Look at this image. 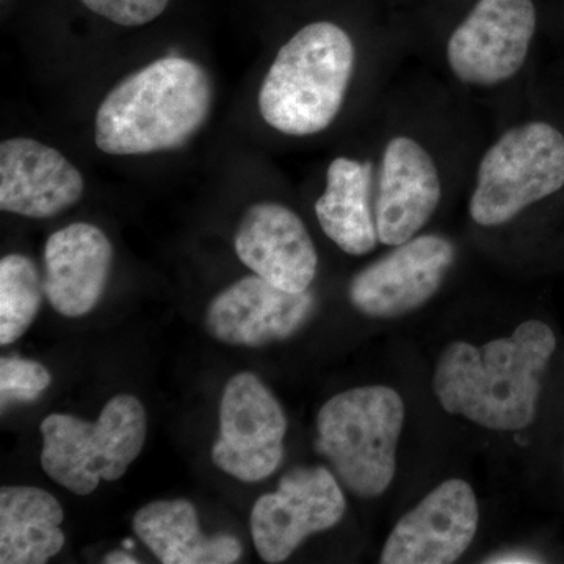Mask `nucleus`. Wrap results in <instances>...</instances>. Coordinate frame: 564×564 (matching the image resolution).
Instances as JSON below:
<instances>
[{
  "label": "nucleus",
  "mask_w": 564,
  "mask_h": 564,
  "mask_svg": "<svg viewBox=\"0 0 564 564\" xmlns=\"http://www.w3.org/2000/svg\"><path fill=\"white\" fill-rule=\"evenodd\" d=\"M314 311L313 292H288L250 274L212 300L206 329L218 343L258 348L295 336Z\"/></svg>",
  "instance_id": "12"
},
{
  "label": "nucleus",
  "mask_w": 564,
  "mask_h": 564,
  "mask_svg": "<svg viewBox=\"0 0 564 564\" xmlns=\"http://www.w3.org/2000/svg\"><path fill=\"white\" fill-rule=\"evenodd\" d=\"M485 562L497 564H533L543 563L544 560H541L540 556L532 554V552L505 551L500 552V554L489 556V558L485 560Z\"/></svg>",
  "instance_id": "23"
},
{
  "label": "nucleus",
  "mask_w": 564,
  "mask_h": 564,
  "mask_svg": "<svg viewBox=\"0 0 564 564\" xmlns=\"http://www.w3.org/2000/svg\"><path fill=\"white\" fill-rule=\"evenodd\" d=\"M347 511L343 488L322 466L293 467L274 492L263 494L251 511V536L265 563H282L306 538L333 529Z\"/></svg>",
  "instance_id": "7"
},
{
  "label": "nucleus",
  "mask_w": 564,
  "mask_h": 564,
  "mask_svg": "<svg viewBox=\"0 0 564 564\" xmlns=\"http://www.w3.org/2000/svg\"><path fill=\"white\" fill-rule=\"evenodd\" d=\"M79 170L61 151L32 139L0 144V209L21 217L51 218L84 195Z\"/></svg>",
  "instance_id": "14"
},
{
  "label": "nucleus",
  "mask_w": 564,
  "mask_h": 564,
  "mask_svg": "<svg viewBox=\"0 0 564 564\" xmlns=\"http://www.w3.org/2000/svg\"><path fill=\"white\" fill-rule=\"evenodd\" d=\"M563 185V133L547 122H527L505 132L481 159L470 217L488 228L505 225Z\"/></svg>",
  "instance_id": "6"
},
{
  "label": "nucleus",
  "mask_w": 564,
  "mask_h": 564,
  "mask_svg": "<svg viewBox=\"0 0 564 564\" xmlns=\"http://www.w3.org/2000/svg\"><path fill=\"white\" fill-rule=\"evenodd\" d=\"M88 10L124 28H137L161 17L170 0H80Z\"/></svg>",
  "instance_id": "22"
},
{
  "label": "nucleus",
  "mask_w": 564,
  "mask_h": 564,
  "mask_svg": "<svg viewBox=\"0 0 564 564\" xmlns=\"http://www.w3.org/2000/svg\"><path fill=\"white\" fill-rule=\"evenodd\" d=\"M214 99L210 77L185 57H163L122 79L96 111L95 143L110 155L177 150L199 132Z\"/></svg>",
  "instance_id": "2"
},
{
  "label": "nucleus",
  "mask_w": 564,
  "mask_h": 564,
  "mask_svg": "<svg viewBox=\"0 0 564 564\" xmlns=\"http://www.w3.org/2000/svg\"><path fill=\"white\" fill-rule=\"evenodd\" d=\"M285 432L288 419L276 397L254 373H237L223 391L212 462L236 480L258 484L281 466Z\"/></svg>",
  "instance_id": "8"
},
{
  "label": "nucleus",
  "mask_w": 564,
  "mask_h": 564,
  "mask_svg": "<svg viewBox=\"0 0 564 564\" xmlns=\"http://www.w3.org/2000/svg\"><path fill=\"white\" fill-rule=\"evenodd\" d=\"M454 261L455 247L445 237H413L356 274L348 296L364 315L400 317L423 306L440 291Z\"/></svg>",
  "instance_id": "10"
},
{
  "label": "nucleus",
  "mask_w": 564,
  "mask_h": 564,
  "mask_svg": "<svg viewBox=\"0 0 564 564\" xmlns=\"http://www.w3.org/2000/svg\"><path fill=\"white\" fill-rule=\"evenodd\" d=\"M44 295L63 317L90 314L101 302L113 265V247L90 223H73L44 245Z\"/></svg>",
  "instance_id": "16"
},
{
  "label": "nucleus",
  "mask_w": 564,
  "mask_h": 564,
  "mask_svg": "<svg viewBox=\"0 0 564 564\" xmlns=\"http://www.w3.org/2000/svg\"><path fill=\"white\" fill-rule=\"evenodd\" d=\"M480 510L469 484L444 481L393 527L380 563H454L473 544Z\"/></svg>",
  "instance_id": "11"
},
{
  "label": "nucleus",
  "mask_w": 564,
  "mask_h": 564,
  "mask_svg": "<svg viewBox=\"0 0 564 564\" xmlns=\"http://www.w3.org/2000/svg\"><path fill=\"white\" fill-rule=\"evenodd\" d=\"M234 248L252 273L288 292L310 291L318 256L302 218L278 203L252 204L245 212Z\"/></svg>",
  "instance_id": "13"
},
{
  "label": "nucleus",
  "mask_w": 564,
  "mask_h": 564,
  "mask_svg": "<svg viewBox=\"0 0 564 564\" xmlns=\"http://www.w3.org/2000/svg\"><path fill=\"white\" fill-rule=\"evenodd\" d=\"M404 423L402 397L388 386L337 393L317 415L315 448L355 496L370 499L391 486Z\"/></svg>",
  "instance_id": "4"
},
{
  "label": "nucleus",
  "mask_w": 564,
  "mask_h": 564,
  "mask_svg": "<svg viewBox=\"0 0 564 564\" xmlns=\"http://www.w3.org/2000/svg\"><path fill=\"white\" fill-rule=\"evenodd\" d=\"M52 377L46 367L31 359H0V402L2 408L39 400L50 389Z\"/></svg>",
  "instance_id": "21"
},
{
  "label": "nucleus",
  "mask_w": 564,
  "mask_h": 564,
  "mask_svg": "<svg viewBox=\"0 0 564 564\" xmlns=\"http://www.w3.org/2000/svg\"><path fill=\"white\" fill-rule=\"evenodd\" d=\"M356 52L333 22H314L278 52L259 91L267 124L285 135H314L336 120L350 85Z\"/></svg>",
  "instance_id": "3"
},
{
  "label": "nucleus",
  "mask_w": 564,
  "mask_h": 564,
  "mask_svg": "<svg viewBox=\"0 0 564 564\" xmlns=\"http://www.w3.org/2000/svg\"><path fill=\"white\" fill-rule=\"evenodd\" d=\"M41 467L55 484L88 496L101 481H117L143 451L147 411L137 397L115 395L98 421L51 414L40 425Z\"/></svg>",
  "instance_id": "5"
},
{
  "label": "nucleus",
  "mask_w": 564,
  "mask_h": 564,
  "mask_svg": "<svg viewBox=\"0 0 564 564\" xmlns=\"http://www.w3.org/2000/svg\"><path fill=\"white\" fill-rule=\"evenodd\" d=\"M534 31L533 0H478L448 40V65L463 84H503L524 65Z\"/></svg>",
  "instance_id": "9"
},
{
  "label": "nucleus",
  "mask_w": 564,
  "mask_h": 564,
  "mask_svg": "<svg viewBox=\"0 0 564 564\" xmlns=\"http://www.w3.org/2000/svg\"><path fill=\"white\" fill-rule=\"evenodd\" d=\"M44 282L39 267L24 254L0 261V345L21 339L35 322L43 303Z\"/></svg>",
  "instance_id": "20"
},
{
  "label": "nucleus",
  "mask_w": 564,
  "mask_h": 564,
  "mask_svg": "<svg viewBox=\"0 0 564 564\" xmlns=\"http://www.w3.org/2000/svg\"><path fill=\"white\" fill-rule=\"evenodd\" d=\"M441 181L429 152L417 141L397 137L386 147L375 202V225L381 243L413 239L441 202Z\"/></svg>",
  "instance_id": "15"
},
{
  "label": "nucleus",
  "mask_w": 564,
  "mask_h": 564,
  "mask_svg": "<svg viewBox=\"0 0 564 564\" xmlns=\"http://www.w3.org/2000/svg\"><path fill=\"white\" fill-rule=\"evenodd\" d=\"M370 162L337 158L329 163L325 193L315 203L323 232L347 254H367L380 242L370 204Z\"/></svg>",
  "instance_id": "19"
},
{
  "label": "nucleus",
  "mask_w": 564,
  "mask_h": 564,
  "mask_svg": "<svg viewBox=\"0 0 564 564\" xmlns=\"http://www.w3.org/2000/svg\"><path fill=\"white\" fill-rule=\"evenodd\" d=\"M61 502L35 486L0 489V563L44 564L65 545Z\"/></svg>",
  "instance_id": "18"
},
{
  "label": "nucleus",
  "mask_w": 564,
  "mask_h": 564,
  "mask_svg": "<svg viewBox=\"0 0 564 564\" xmlns=\"http://www.w3.org/2000/svg\"><path fill=\"white\" fill-rule=\"evenodd\" d=\"M104 563L109 564H137L139 560L133 558L132 555L126 554V552L115 551L104 558Z\"/></svg>",
  "instance_id": "24"
},
{
  "label": "nucleus",
  "mask_w": 564,
  "mask_h": 564,
  "mask_svg": "<svg viewBox=\"0 0 564 564\" xmlns=\"http://www.w3.org/2000/svg\"><path fill=\"white\" fill-rule=\"evenodd\" d=\"M133 532L163 564H232L242 543L228 533L207 536L198 513L185 499L155 500L133 516Z\"/></svg>",
  "instance_id": "17"
},
{
  "label": "nucleus",
  "mask_w": 564,
  "mask_h": 564,
  "mask_svg": "<svg viewBox=\"0 0 564 564\" xmlns=\"http://www.w3.org/2000/svg\"><path fill=\"white\" fill-rule=\"evenodd\" d=\"M555 348V333L541 321L521 323L510 337L481 347L451 344L436 364L434 393L448 414L496 432H519L536 417Z\"/></svg>",
  "instance_id": "1"
}]
</instances>
